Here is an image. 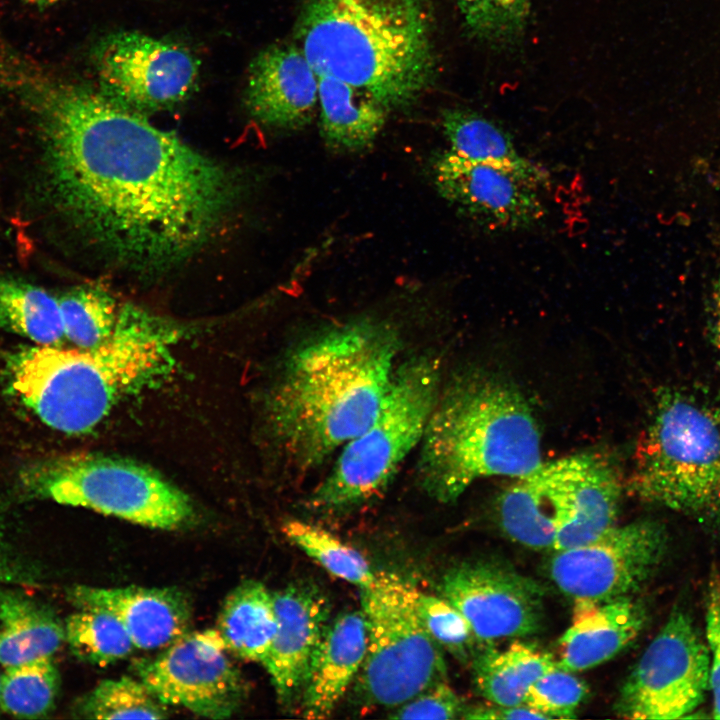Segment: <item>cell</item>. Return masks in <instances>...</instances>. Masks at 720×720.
Segmentation results:
<instances>
[{
	"instance_id": "42",
	"label": "cell",
	"mask_w": 720,
	"mask_h": 720,
	"mask_svg": "<svg viewBox=\"0 0 720 720\" xmlns=\"http://www.w3.org/2000/svg\"><path fill=\"white\" fill-rule=\"evenodd\" d=\"M0 710H1V708H0Z\"/></svg>"
},
{
	"instance_id": "41",
	"label": "cell",
	"mask_w": 720,
	"mask_h": 720,
	"mask_svg": "<svg viewBox=\"0 0 720 720\" xmlns=\"http://www.w3.org/2000/svg\"><path fill=\"white\" fill-rule=\"evenodd\" d=\"M21 1H23L24 3L31 5V6L44 8V7H49L51 5L57 4L63 0H21Z\"/></svg>"
},
{
	"instance_id": "7",
	"label": "cell",
	"mask_w": 720,
	"mask_h": 720,
	"mask_svg": "<svg viewBox=\"0 0 720 720\" xmlns=\"http://www.w3.org/2000/svg\"><path fill=\"white\" fill-rule=\"evenodd\" d=\"M440 391V366L432 357H415L396 367L376 416L343 446L329 474L313 491L310 505L343 510L382 492L421 444Z\"/></svg>"
},
{
	"instance_id": "12",
	"label": "cell",
	"mask_w": 720,
	"mask_h": 720,
	"mask_svg": "<svg viewBox=\"0 0 720 720\" xmlns=\"http://www.w3.org/2000/svg\"><path fill=\"white\" fill-rule=\"evenodd\" d=\"M92 59L98 89L141 114L185 101L199 74L198 60L184 46L132 31L104 36Z\"/></svg>"
},
{
	"instance_id": "3",
	"label": "cell",
	"mask_w": 720,
	"mask_h": 720,
	"mask_svg": "<svg viewBox=\"0 0 720 720\" xmlns=\"http://www.w3.org/2000/svg\"><path fill=\"white\" fill-rule=\"evenodd\" d=\"M294 38L318 75L366 91L388 112L414 104L436 79L428 0H305Z\"/></svg>"
},
{
	"instance_id": "25",
	"label": "cell",
	"mask_w": 720,
	"mask_h": 720,
	"mask_svg": "<svg viewBox=\"0 0 720 720\" xmlns=\"http://www.w3.org/2000/svg\"><path fill=\"white\" fill-rule=\"evenodd\" d=\"M471 663L479 693L492 704L505 706L523 704L530 686L557 665L548 652L517 640L505 648L480 644Z\"/></svg>"
},
{
	"instance_id": "27",
	"label": "cell",
	"mask_w": 720,
	"mask_h": 720,
	"mask_svg": "<svg viewBox=\"0 0 720 720\" xmlns=\"http://www.w3.org/2000/svg\"><path fill=\"white\" fill-rule=\"evenodd\" d=\"M0 328L42 346L65 338L58 297L40 286L0 275Z\"/></svg>"
},
{
	"instance_id": "33",
	"label": "cell",
	"mask_w": 720,
	"mask_h": 720,
	"mask_svg": "<svg viewBox=\"0 0 720 720\" xmlns=\"http://www.w3.org/2000/svg\"><path fill=\"white\" fill-rule=\"evenodd\" d=\"M471 38L489 47L516 43L528 22L532 0H454Z\"/></svg>"
},
{
	"instance_id": "9",
	"label": "cell",
	"mask_w": 720,
	"mask_h": 720,
	"mask_svg": "<svg viewBox=\"0 0 720 720\" xmlns=\"http://www.w3.org/2000/svg\"><path fill=\"white\" fill-rule=\"evenodd\" d=\"M415 593L408 581L387 571L376 572L361 588L367 644L357 677L366 705L398 707L445 681L444 658L420 618Z\"/></svg>"
},
{
	"instance_id": "23",
	"label": "cell",
	"mask_w": 720,
	"mask_h": 720,
	"mask_svg": "<svg viewBox=\"0 0 720 720\" xmlns=\"http://www.w3.org/2000/svg\"><path fill=\"white\" fill-rule=\"evenodd\" d=\"M64 641V624L50 608L18 589L0 588L1 665L52 657Z\"/></svg>"
},
{
	"instance_id": "22",
	"label": "cell",
	"mask_w": 720,
	"mask_h": 720,
	"mask_svg": "<svg viewBox=\"0 0 720 720\" xmlns=\"http://www.w3.org/2000/svg\"><path fill=\"white\" fill-rule=\"evenodd\" d=\"M321 135L328 147L345 152L368 148L382 131L388 110L366 91L318 75Z\"/></svg>"
},
{
	"instance_id": "36",
	"label": "cell",
	"mask_w": 720,
	"mask_h": 720,
	"mask_svg": "<svg viewBox=\"0 0 720 720\" xmlns=\"http://www.w3.org/2000/svg\"><path fill=\"white\" fill-rule=\"evenodd\" d=\"M393 719H455L465 710L460 698L446 683L438 682L396 707Z\"/></svg>"
},
{
	"instance_id": "10",
	"label": "cell",
	"mask_w": 720,
	"mask_h": 720,
	"mask_svg": "<svg viewBox=\"0 0 720 720\" xmlns=\"http://www.w3.org/2000/svg\"><path fill=\"white\" fill-rule=\"evenodd\" d=\"M710 656L691 617L677 608L620 688L615 713L623 718L686 717L709 688Z\"/></svg>"
},
{
	"instance_id": "32",
	"label": "cell",
	"mask_w": 720,
	"mask_h": 720,
	"mask_svg": "<svg viewBox=\"0 0 720 720\" xmlns=\"http://www.w3.org/2000/svg\"><path fill=\"white\" fill-rule=\"evenodd\" d=\"M285 536L333 576L369 586L375 579L367 560L356 549L322 527L293 519L283 525Z\"/></svg>"
},
{
	"instance_id": "24",
	"label": "cell",
	"mask_w": 720,
	"mask_h": 720,
	"mask_svg": "<svg viewBox=\"0 0 720 720\" xmlns=\"http://www.w3.org/2000/svg\"><path fill=\"white\" fill-rule=\"evenodd\" d=\"M441 126L450 150L457 155L510 171L538 188L549 184L547 172L521 155L510 135L484 116L447 108L441 113Z\"/></svg>"
},
{
	"instance_id": "28",
	"label": "cell",
	"mask_w": 720,
	"mask_h": 720,
	"mask_svg": "<svg viewBox=\"0 0 720 720\" xmlns=\"http://www.w3.org/2000/svg\"><path fill=\"white\" fill-rule=\"evenodd\" d=\"M59 683L52 657L6 667L0 677L1 711L17 718L45 717L54 707Z\"/></svg>"
},
{
	"instance_id": "16",
	"label": "cell",
	"mask_w": 720,
	"mask_h": 720,
	"mask_svg": "<svg viewBox=\"0 0 720 720\" xmlns=\"http://www.w3.org/2000/svg\"><path fill=\"white\" fill-rule=\"evenodd\" d=\"M591 451L542 462L515 478L501 494L497 521L512 541L534 550L553 549L558 532L571 520Z\"/></svg>"
},
{
	"instance_id": "29",
	"label": "cell",
	"mask_w": 720,
	"mask_h": 720,
	"mask_svg": "<svg viewBox=\"0 0 720 720\" xmlns=\"http://www.w3.org/2000/svg\"><path fill=\"white\" fill-rule=\"evenodd\" d=\"M65 641L79 659L100 666L129 655L135 645L122 622L112 613L79 609L64 624Z\"/></svg>"
},
{
	"instance_id": "17",
	"label": "cell",
	"mask_w": 720,
	"mask_h": 720,
	"mask_svg": "<svg viewBox=\"0 0 720 720\" xmlns=\"http://www.w3.org/2000/svg\"><path fill=\"white\" fill-rule=\"evenodd\" d=\"M277 629L261 663L282 706L298 704L315 650L328 625L330 603L320 588L305 581L272 593Z\"/></svg>"
},
{
	"instance_id": "35",
	"label": "cell",
	"mask_w": 720,
	"mask_h": 720,
	"mask_svg": "<svg viewBox=\"0 0 720 720\" xmlns=\"http://www.w3.org/2000/svg\"><path fill=\"white\" fill-rule=\"evenodd\" d=\"M586 684L558 664L540 676L528 689L523 704L551 718H574L587 695Z\"/></svg>"
},
{
	"instance_id": "8",
	"label": "cell",
	"mask_w": 720,
	"mask_h": 720,
	"mask_svg": "<svg viewBox=\"0 0 720 720\" xmlns=\"http://www.w3.org/2000/svg\"><path fill=\"white\" fill-rule=\"evenodd\" d=\"M21 480L33 496L87 508L142 526L175 529L193 515L189 497L151 468L98 454H65L29 466Z\"/></svg>"
},
{
	"instance_id": "1",
	"label": "cell",
	"mask_w": 720,
	"mask_h": 720,
	"mask_svg": "<svg viewBox=\"0 0 720 720\" xmlns=\"http://www.w3.org/2000/svg\"><path fill=\"white\" fill-rule=\"evenodd\" d=\"M0 88L33 121L48 207L129 269L154 274L183 263L240 197L239 178L221 163L12 46L0 52Z\"/></svg>"
},
{
	"instance_id": "37",
	"label": "cell",
	"mask_w": 720,
	"mask_h": 720,
	"mask_svg": "<svg viewBox=\"0 0 720 720\" xmlns=\"http://www.w3.org/2000/svg\"><path fill=\"white\" fill-rule=\"evenodd\" d=\"M6 520L0 507V584L40 585V569L18 551L8 534Z\"/></svg>"
},
{
	"instance_id": "26",
	"label": "cell",
	"mask_w": 720,
	"mask_h": 720,
	"mask_svg": "<svg viewBox=\"0 0 720 720\" xmlns=\"http://www.w3.org/2000/svg\"><path fill=\"white\" fill-rule=\"evenodd\" d=\"M277 629L273 594L256 580H247L226 597L218 627L226 648L246 661L262 663Z\"/></svg>"
},
{
	"instance_id": "39",
	"label": "cell",
	"mask_w": 720,
	"mask_h": 720,
	"mask_svg": "<svg viewBox=\"0 0 720 720\" xmlns=\"http://www.w3.org/2000/svg\"><path fill=\"white\" fill-rule=\"evenodd\" d=\"M464 719H496V720H521V719H548L540 712L524 705H485L465 708L462 717Z\"/></svg>"
},
{
	"instance_id": "40",
	"label": "cell",
	"mask_w": 720,
	"mask_h": 720,
	"mask_svg": "<svg viewBox=\"0 0 720 720\" xmlns=\"http://www.w3.org/2000/svg\"><path fill=\"white\" fill-rule=\"evenodd\" d=\"M708 322L712 344L720 357V261L716 265L709 291Z\"/></svg>"
},
{
	"instance_id": "31",
	"label": "cell",
	"mask_w": 720,
	"mask_h": 720,
	"mask_svg": "<svg viewBox=\"0 0 720 720\" xmlns=\"http://www.w3.org/2000/svg\"><path fill=\"white\" fill-rule=\"evenodd\" d=\"M65 337L80 349H92L113 333L121 305L104 290L79 287L58 297Z\"/></svg>"
},
{
	"instance_id": "30",
	"label": "cell",
	"mask_w": 720,
	"mask_h": 720,
	"mask_svg": "<svg viewBox=\"0 0 720 720\" xmlns=\"http://www.w3.org/2000/svg\"><path fill=\"white\" fill-rule=\"evenodd\" d=\"M73 712L90 719H163L168 708L140 679L121 677L101 681L81 697Z\"/></svg>"
},
{
	"instance_id": "2",
	"label": "cell",
	"mask_w": 720,
	"mask_h": 720,
	"mask_svg": "<svg viewBox=\"0 0 720 720\" xmlns=\"http://www.w3.org/2000/svg\"><path fill=\"white\" fill-rule=\"evenodd\" d=\"M399 347L392 326L364 319L325 329L288 355L268 392L265 416L292 464L320 465L371 423Z\"/></svg>"
},
{
	"instance_id": "19",
	"label": "cell",
	"mask_w": 720,
	"mask_h": 720,
	"mask_svg": "<svg viewBox=\"0 0 720 720\" xmlns=\"http://www.w3.org/2000/svg\"><path fill=\"white\" fill-rule=\"evenodd\" d=\"M78 609L97 608L115 615L135 648L149 650L171 644L186 633L191 605L177 588L93 587L76 585L67 591Z\"/></svg>"
},
{
	"instance_id": "13",
	"label": "cell",
	"mask_w": 720,
	"mask_h": 720,
	"mask_svg": "<svg viewBox=\"0 0 720 720\" xmlns=\"http://www.w3.org/2000/svg\"><path fill=\"white\" fill-rule=\"evenodd\" d=\"M217 629L185 633L152 659L136 663L138 678L166 705L203 717L224 719L247 695Z\"/></svg>"
},
{
	"instance_id": "6",
	"label": "cell",
	"mask_w": 720,
	"mask_h": 720,
	"mask_svg": "<svg viewBox=\"0 0 720 720\" xmlns=\"http://www.w3.org/2000/svg\"><path fill=\"white\" fill-rule=\"evenodd\" d=\"M627 486L643 501L720 521V399L684 388L661 392Z\"/></svg>"
},
{
	"instance_id": "15",
	"label": "cell",
	"mask_w": 720,
	"mask_h": 720,
	"mask_svg": "<svg viewBox=\"0 0 720 720\" xmlns=\"http://www.w3.org/2000/svg\"><path fill=\"white\" fill-rule=\"evenodd\" d=\"M439 194L489 231H521L539 223L545 208L538 187L518 175L451 151L438 153L431 165Z\"/></svg>"
},
{
	"instance_id": "21",
	"label": "cell",
	"mask_w": 720,
	"mask_h": 720,
	"mask_svg": "<svg viewBox=\"0 0 720 720\" xmlns=\"http://www.w3.org/2000/svg\"><path fill=\"white\" fill-rule=\"evenodd\" d=\"M366 644L362 610L343 612L328 623L298 703L303 717L325 719L333 713L360 671Z\"/></svg>"
},
{
	"instance_id": "4",
	"label": "cell",
	"mask_w": 720,
	"mask_h": 720,
	"mask_svg": "<svg viewBox=\"0 0 720 720\" xmlns=\"http://www.w3.org/2000/svg\"><path fill=\"white\" fill-rule=\"evenodd\" d=\"M171 329L140 309H126L111 336L92 349L23 348L9 356L15 396L47 426L69 434L92 430L124 396L170 368Z\"/></svg>"
},
{
	"instance_id": "38",
	"label": "cell",
	"mask_w": 720,
	"mask_h": 720,
	"mask_svg": "<svg viewBox=\"0 0 720 720\" xmlns=\"http://www.w3.org/2000/svg\"><path fill=\"white\" fill-rule=\"evenodd\" d=\"M706 639L710 656L709 687L713 694V717L720 719V587L713 586L706 612Z\"/></svg>"
},
{
	"instance_id": "14",
	"label": "cell",
	"mask_w": 720,
	"mask_h": 720,
	"mask_svg": "<svg viewBox=\"0 0 720 720\" xmlns=\"http://www.w3.org/2000/svg\"><path fill=\"white\" fill-rule=\"evenodd\" d=\"M440 590L465 617L478 644L527 637L542 627V586L502 561L462 562L444 574Z\"/></svg>"
},
{
	"instance_id": "20",
	"label": "cell",
	"mask_w": 720,
	"mask_h": 720,
	"mask_svg": "<svg viewBox=\"0 0 720 720\" xmlns=\"http://www.w3.org/2000/svg\"><path fill=\"white\" fill-rule=\"evenodd\" d=\"M574 602L571 624L559 640L557 663L572 672L616 656L637 638L647 620L644 605L632 596Z\"/></svg>"
},
{
	"instance_id": "18",
	"label": "cell",
	"mask_w": 720,
	"mask_h": 720,
	"mask_svg": "<svg viewBox=\"0 0 720 720\" xmlns=\"http://www.w3.org/2000/svg\"><path fill=\"white\" fill-rule=\"evenodd\" d=\"M318 82V74L296 44H274L250 64L245 106L264 126L302 128L314 117Z\"/></svg>"
},
{
	"instance_id": "5",
	"label": "cell",
	"mask_w": 720,
	"mask_h": 720,
	"mask_svg": "<svg viewBox=\"0 0 720 720\" xmlns=\"http://www.w3.org/2000/svg\"><path fill=\"white\" fill-rule=\"evenodd\" d=\"M418 479L442 503L475 481L521 477L542 461L537 421L526 399L503 377L475 369L440 391L420 444Z\"/></svg>"
},
{
	"instance_id": "11",
	"label": "cell",
	"mask_w": 720,
	"mask_h": 720,
	"mask_svg": "<svg viewBox=\"0 0 720 720\" xmlns=\"http://www.w3.org/2000/svg\"><path fill=\"white\" fill-rule=\"evenodd\" d=\"M667 547L666 529L658 521L614 525L591 542L553 551L548 574L573 600L632 596L654 575Z\"/></svg>"
},
{
	"instance_id": "34",
	"label": "cell",
	"mask_w": 720,
	"mask_h": 720,
	"mask_svg": "<svg viewBox=\"0 0 720 720\" xmlns=\"http://www.w3.org/2000/svg\"><path fill=\"white\" fill-rule=\"evenodd\" d=\"M416 607L431 637L462 663L471 662L477 643L465 617L448 600L420 592Z\"/></svg>"
}]
</instances>
